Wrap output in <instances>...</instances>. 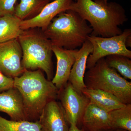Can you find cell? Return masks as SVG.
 Returning a JSON list of instances; mask_svg holds the SVG:
<instances>
[{
  "label": "cell",
  "instance_id": "1",
  "mask_svg": "<svg viewBox=\"0 0 131 131\" xmlns=\"http://www.w3.org/2000/svg\"><path fill=\"white\" fill-rule=\"evenodd\" d=\"M70 9L89 22L93 36L109 37L119 35L123 32L119 26L128 20L121 5L105 0H77Z\"/></svg>",
  "mask_w": 131,
  "mask_h": 131
},
{
  "label": "cell",
  "instance_id": "10",
  "mask_svg": "<svg viewBox=\"0 0 131 131\" xmlns=\"http://www.w3.org/2000/svg\"><path fill=\"white\" fill-rule=\"evenodd\" d=\"M41 131H69V127L60 102L53 100L47 103L38 120Z\"/></svg>",
  "mask_w": 131,
  "mask_h": 131
},
{
  "label": "cell",
  "instance_id": "24",
  "mask_svg": "<svg viewBox=\"0 0 131 131\" xmlns=\"http://www.w3.org/2000/svg\"><path fill=\"white\" fill-rule=\"evenodd\" d=\"M125 44L126 47H131V34L127 38Z\"/></svg>",
  "mask_w": 131,
  "mask_h": 131
},
{
  "label": "cell",
  "instance_id": "11",
  "mask_svg": "<svg viewBox=\"0 0 131 131\" xmlns=\"http://www.w3.org/2000/svg\"><path fill=\"white\" fill-rule=\"evenodd\" d=\"M78 49L68 50L52 46V50L57 60L56 72L51 81L58 90L67 84L71 71L75 59Z\"/></svg>",
  "mask_w": 131,
  "mask_h": 131
},
{
  "label": "cell",
  "instance_id": "21",
  "mask_svg": "<svg viewBox=\"0 0 131 131\" xmlns=\"http://www.w3.org/2000/svg\"><path fill=\"white\" fill-rule=\"evenodd\" d=\"M16 0H0V17L14 14Z\"/></svg>",
  "mask_w": 131,
  "mask_h": 131
},
{
  "label": "cell",
  "instance_id": "19",
  "mask_svg": "<svg viewBox=\"0 0 131 131\" xmlns=\"http://www.w3.org/2000/svg\"><path fill=\"white\" fill-rule=\"evenodd\" d=\"M0 131H41V129L38 121H14L0 116Z\"/></svg>",
  "mask_w": 131,
  "mask_h": 131
},
{
  "label": "cell",
  "instance_id": "27",
  "mask_svg": "<svg viewBox=\"0 0 131 131\" xmlns=\"http://www.w3.org/2000/svg\"><path fill=\"white\" fill-rule=\"evenodd\" d=\"M53 1H54V0H53Z\"/></svg>",
  "mask_w": 131,
  "mask_h": 131
},
{
  "label": "cell",
  "instance_id": "17",
  "mask_svg": "<svg viewBox=\"0 0 131 131\" xmlns=\"http://www.w3.org/2000/svg\"><path fill=\"white\" fill-rule=\"evenodd\" d=\"M21 21L14 14L0 17V43L18 39L23 30Z\"/></svg>",
  "mask_w": 131,
  "mask_h": 131
},
{
  "label": "cell",
  "instance_id": "20",
  "mask_svg": "<svg viewBox=\"0 0 131 131\" xmlns=\"http://www.w3.org/2000/svg\"><path fill=\"white\" fill-rule=\"evenodd\" d=\"M110 68L117 71L125 79L131 80V60L127 57L119 55H112L105 58Z\"/></svg>",
  "mask_w": 131,
  "mask_h": 131
},
{
  "label": "cell",
  "instance_id": "13",
  "mask_svg": "<svg viewBox=\"0 0 131 131\" xmlns=\"http://www.w3.org/2000/svg\"><path fill=\"white\" fill-rule=\"evenodd\" d=\"M0 112L8 115L12 120H26L23 98L16 88L0 93Z\"/></svg>",
  "mask_w": 131,
  "mask_h": 131
},
{
  "label": "cell",
  "instance_id": "7",
  "mask_svg": "<svg viewBox=\"0 0 131 131\" xmlns=\"http://www.w3.org/2000/svg\"><path fill=\"white\" fill-rule=\"evenodd\" d=\"M58 99L69 124L78 127L82 124L84 111L90 102L89 100L83 94L78 93L69 81L65 86L59 90Z\"/></svg>",
  "mask_w": 131,
  "mask_h": 131
},
{
  "label": "cell",
  "instance_id": "23",
  "mask_svg": "<svg viewBox=\"0 0 131 131\" xmlns=\"http://www.w3.org/2000/svg\"><path fill=\"white\" fill-rule=\"evenodd\" d=\"M70 125L69 131H86L83 128L81 129H79L78 127L74 124H70Z\"/></svg>",
  "mask_w": 131,
  "mask_h": 131
},
{
  "label": "cell",
  "instance_id": "8",
  "mask_svg": "<svg viewBox=\"0 0 131 131\" xmlns=\"http://www.w3.org/2000/svg\"><path fill=\"white\" fill-rule=\"evenodd\" d=\"M22 51L18 39L0 43V71L14 79L25 71L21 64Z\"/></svg>",
  "mask_w": 131,
  "mask_h": 131
},
{
  "label": "cell",
  "instance_id": "16",
  "mask_svg": "<svg viewBox=\"0 0 131 131\" xmlns=\"http://www.w3.org/2000/svg\"><path fill=\"white\" fill-rule=\"evenodd\" d=\"M53 0H20L15 7L14 15L21 21L38 15L44 7Z\"/></svg>",
  "mask_w": 131,
  "mask_h": 131
},
{
  "label": "cell",
  "instance_id": "22",
  "mask_svg": "<svg viewBox=\"0 0 131 131\" xmlns=\"http://www.w3.org/2000/svg\"><path fill=\"white\" fill-rule=\"evenodd\" d=\"M14 80L3 75L0 71V93L14 87Z\"/></svg>",
  "mask_w": 131,
  "mask_h": 131
},
{
  "label": "cell",
  "instance_id": "26",
  "mask_svg": "<svg viewBox=\"0 0 131 131\" xmlns=\"http://www.w3.org/2000/svg\"><path fill=\"white\" fill-rule=\"evenodd\" d=\"M105 1L106 2H107L108 0H105Z\"/></svg>",
  "mask_w": 131,
  "mask_h": 131
},
{
  "label": "cell",
  "instance_id": "9",
  "mask_svg": "<svg viewBox=\"0 0 131 131\" xmlns=\"http://www.w3.org/2000/svg\"><path fill=\"white\" fill-rule=\"evenodd\" d=\"M73 2V0H54L51 2L34 18L21 21V29L25 30L37 28L45 30L57 15L70 9Z\"/></svg>",
  "mask_w": 131,
  "mask_h": 131
},
{
  "label": "cell",
  "instance_id": "18",
  "mask_svg": "<svg viewBox=\"0 0 131 131\" xmlns=\"http://www.w3.org/2000/svg\"><path fill=\"white\" fill-rule=\"evenodd\" d=\"M109 113L112 129L131 131V103Z\"/></svg>",
  "mask_w": 131,
  "mask_h": 131
},
{
  "label": "cell",
  "instance_id": "25",
  "mask_svg": "<svg viewBox=\"0 0 131 131\" xmlns=\"http://www.w3.org/2000/svg\"><path fill=\"white\" fill-rule=\"evenodd\" d=\"M100 131H127L125 130H122V129H117V130H103Z\"/></svg>",
  "mask_w": 131,
  "mask_h": 131
},
{
  "label": "cell",
  "instance_id": "4",
  "mask_svg": "<svg viewBox=\"0 0 131 131\" xmlns=\"http://www.w3.org/2000/svg\"><path fill=\"white\" fill-rule=\"evenodd\" d=\"M22 51L21 64L25 70H40L47 79L53 78L52 46L50 40L39 28L23 30L18 38Z\"/></svg>",
  "mask_w": 131,
  "mask_h": 131
},
{
  "label": "cell",
  "instance_id": "5",
  "mask_svg": "<svg viewBox=\"0 0 131 131\" xmlns=\"http://www.w3.org/2000/svg\"><path fill=\"white\" fill-rule=\"evenodd\" d=\"M88 69L84 78L87 88L105 91L117 96L125 104L131 103V82L109 67L105 58L99 59Z\"/></svg>",
  "mask_w": 131,
  "mask_h": 131
},
{
  "label": "cell",
  "instance_id": "2",
  "mask_svg": "<svg viewBox=\"0 0 131 131\" xmlns=\"http://www.w3.org/2000/svg\"><path fill=\"white\" fill-rule=\"evenodd\" d=\"M14 80V87L23 98L26 121H38L47 103L58 99V90L40 70H25Z\"/></svg>",
  "mask_w": 131,
  "mask_h": 131
},
{
  "label": "cell",
  "instance_id": "15",
  "mask_svg": "<svg viewBox=\"0 0 131 131\" xmlns=\"http://www.w3.org/2000/svg\"><path fill=\"white\" fill-rule=\"evenodd\" d=\"M91 103L109 112L124 107L126 104L112 94L99 89L85 88L82 91Z\"/></svg>",
  "mask_w": 131,
  "mask_h": 131
},
{
  "label": "cell",
  "instance_id": "3",
  "mask_svg": "<svg viewBox=\"0 0 131 131\" xmlns=\"http://www.w3.org/2000/svg\"><path fill=\"white\" fill-rule=\"evenodd\" d=\"M92 31L87 21L71 9L57 15L43 31L52 45L68 50L81 47Z\"/></svg>",
  "mask_w": 131,
  "mask_h": 131
},
{
  "label": "cell",
  "instance_id": "6",
  "mask_svg": "<svg viewBox=\"0 0 131 131\" xmlns=\"http://www.w3.org/2000/svg\"><path fill=\"white\" fill-rule=\"evenodd\" d=\"M131 34V29H126L120 35L109 37L89 36L88 39L92 44L93 50L88 58L86 69L92 68L99 59L110 55H122L131 59V51L125 44L127 38Z\"/></svg>",
  "mask_w": 131,
  "mask_h": 131
},
{
  "label": "cell",
  "instance_id": "12",
  "mask_svg": "<svg viewBox=\"0 0 131 131\" xmlns=\"http://www.w3.org/2000/svg\"><path fill=\"white\" fill-rule=\"evenodd\" d=\"M93 47L91 42L87 39L76 54L75 59L71 71L68 81L80 94L86 88L84 82L88 58L92 53Z\"/></svg>",
  "mask_w": 131,
  "mask_h": 131
},
{
  "label": "cell",
  "instance_id": "14",
  "mask_svg": "<svg viewBox=\"0 0 131 131\" xmlns=\"http://www.w3.org/2000/svg\"><path fill=\"white\" fill-rule=\"evenodd\" d=\"M82 124L86 131H100L111 130L109 112L90 102L83 116Z\"/></svg>",
  "mask_w": 131,
  "mask_h": 131
}]
</instances>
